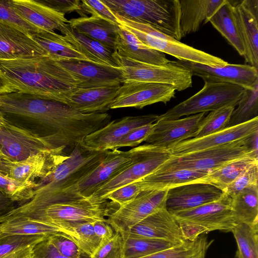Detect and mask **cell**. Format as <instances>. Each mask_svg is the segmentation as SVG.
Returning <instances> with one entry per match:
<instances>
[{"mask_svg": "<svg viewBox=\"0 0 258 258\" xmlns=\"http://www.w3.org/2000/svg\"><path fill=\"white\" fill-rule=\"evenodd\" d=\"M0 111L10 123L34 125V133L72 149L104 124L100 113H83L62 102L19 92L0 94Z\"/></svg>", "mask_w": 258, "mask_h": 258, "instance_id": "1", "label": "cell"}, {"mask_svg": "<svg viewBox=\"0 0 258 258\" xmlns=\"http://www.w3.org/2000/svg\"><path fill=\"white\" fill-rule=\"evenodd\" d=\"M0 69L16 92L63 103L79 85L69 72L48 55L0 60Z\"/></svg>", "mask_w": 258, "mask_h": 258, "instance_id": "2", "label": "cell"}, {"mask_svg": "<svg viewBox=\"0 0 258 258\" xmlns=\"http://www.w3.org/2000/svg\"><path fill=\"white\" fill-rule=\"evenodd\" d=\"M108 152L91 151L81 144L76 145L66 160L45 177L35 183L32 198L16 206L12 212L32 208L70 186L96 168Z\"/></svg>", "mask_w": 258, "mask_h": 258, "instance_id": "3", "label": "cell"}, {"mask_svg": "<svg viewBox=\"0 0 258 258\" xmlns=\"http://www.w3.org/2000/svg\"><path fill=\"white\" fill-rule=\"evenodd\" d=\"M115 15L150 25L178 41L182 38L179 0H102Z\"/></svg>", "mask_w": 258, "mask_h": 258, "instance_id": "4", "label": "cell"}, {"mask_svg": "<svg viewBox=\"0 0 258 258\" xmlns=\"http://www.w3.org/2000/svg\"><path fill=\"white\" fill-rule=\"evenodd\" d=\"M115 205L108 200L100 203H93L88 199L66 201L49 204L17 218L38 221L60 228L64 233L81 224L105 220L117 209Z\"/></svg>", "mask_w": 258, "mask_h": 258, "instance_id": "5", "label": "cell"}, {"mask_svg": "<svg viewBox=\"0 0 258 258\" xmlns=\"http://www.w3.org/2000/svg\"><path fill=\"white\" fill-rule=\"evenodd\" d=\"M134 154L133 148L127 151H108L101 163L90 173L42 203L23 211V213L29 214L52 203L88 199L127 168L132 162Z\"/></svg>", "mask_w": 258, "mask_h": 258, "instance_id": "6", "label": "cell"}, {"mask_svg": "<svg viewBox=\"0 0 258 258\" xmlns=\"http://www.w3.org/2000/svg\"><path fill=\"white\" fill-rule=\"evenodd\" d=\"M231 202L232 198L224 192L215 201L172 214L184 239L192 241L212 231L231 232L235 226L232 215Z\"/></svg>", "mask_w": 258, "mask_h": 258, "instance_id": "7", "label": "cell"}, {"mask_svg": "<svg viewBox=\"0 0 258 258\" xmlns=\"http://www.w3.org/2000/svg\"><path fill=\"white\" fill-rule=\"evenodd\" d=\"M250 136L219 146L180 156H172L154 172L186 169L210 173L238 158L248 156L258 157V154L251 148Z\"/></svg>", "mask_w": 258, "mask_h": 258, "instance_id": "8", "label": "cell"}, {"mask_svg": "<svg viewBox=\"0 0 258 258\" xmlns=\"http://www.w3.org/2000/svg\"><path fill=\"white\" fill-rule=\"evenodd\" d=\"M115 16L119 25L134 34L145 45L170 54L178 60L191 61L212 67H223L228 63L219 57L184 44L149 25Z\"/></svg>", "mask_w": 258, "mask_h": 258, "instance_id": "9", "label": "cell"}, {"mask_svg": "<svg viewBox=\"0 0 258 258\" xmlns=\"http://www.w3.org/2000/svg\"><path fill=\"white\" fill-rule=\"evenodd\" d=\"M133 149L134 154L131 164L97 189L88 198L89 200L93 203L107 200L106 197L110 192L152 174L172 156L168 149L147 144Z\"/></svg>", "mask_w": 258, "mask_h": 258, "instance_id": "10", "label": "cell"}, {"mask_svg": "<svg viewBox=\"0 0 258 258\" xmlns=\"http://www.w3.org/2000/svg\"><path fill=\"white\" fill-rule=\"evenodd\" d=\"M244 90L234 84L205 82L201 90L159 115L158 119H178L183 116L206 113L225 106L236 107Z\"/></svg>", "mask_w": 258, "mask_h": 258, "instance_id": "11", "label": "cell"}, {"mask_svg": "<svg viewBox=\"0 0 258 258\" xmlns=\"http://www.w3.org/2000/svg\"><path fill=\"white\" fill-rule=\"evenodd\" d=\"M113 55L122 71L124 81L162 84L178 91L192 87L190 72L177 61H170L163 66L156 65L122 57L114 51Z\"/></svg>", "mask_w": 258, "mask_h": 258, "instance_id": "12", "label": "cell"}, {"mask_svg": "<svg viewBox=\"0 0 258 258\" xmlns=\"http://www.w3.org/2000/svg\"><path fill=\"white\" fill-rule=\"evenodd\" d=\"M66 148L49 138L10 123L0 125V154L12 162H19L45 151Z\"/></svg>", "mask_w": 258, "mask_h": 258, "instance_id": "13", "label": "cell"}, {"mask_svg": "<svg viewBox=\"0 0 258 258\" xmlns=\"http://www.w3.org/2000/svg\"><path fill=\"white\" fill-rule=\"evenodd\" d=\"M168 189L141 190L128 203L111 213L105 221L115 232L122 233L149 215L165 208Z\"/></svg>", "mask_w": 258, "mask_h": 258, "instance_id": "14", "label": "cell"}, {"mask_svg": "<svg viewBox=\"0 0 258 258\" xmlns=\"http://www.w3.org/2000/svg\"><path fill=\"white\" fill-rule=\"evenodd\" d=\"M69 154L62 148L42 152L19 162H12L0 154V170L18 181L36 186L38 180L50 173Z\"/></svg>", "mask_w": 258, "mask_h": 258, "instance_id": "15", "label": "cell"}, {"mask_svg": "<svg viewBox=\"0 0 258 258\" xmlns=\"http://www.w3.org/2000/svg\"><path fill=\"white\" fill-rule=\"evenodd\" d=\"M54 59L78 82V89L121 85L124 81L120 67L76 59Z\"/></svg>", "mask_w": 258, "mask_h": 258, "instance_id": "16", "label": "cell"}, {"mask_svg": "<svg viewBox=\"0 0 258 258\" xmlns=\"http://www.w3.org/2000/svg\"><path fill=\"white\" fill-rule=\"evenodd\" d=\"M171 86L158 83L135 81H124L110 109L135 107L141 109L158 102L166 103L175 97Z\"/></svg>", "mask_w": 258, "mask_h": 258, "instance_id": "17", "label": "cell"}, {"mask_svg": "<svg viewBox=\"0 0 258 258\" xmlns=\"http://www.w3.org/2000/svg\"><path fill=\"white\" fill-rule=\"evenodd\" d=\"M191 73L211 83L232 84L244 89H251L258 84V69L249 64H229L212 67L187 61H177Z\"/></svg>", "mask_w": 258, "mask_h": 258, "instance_id": "18", "label": "cell"}, {"mask_svg": "<svg viewBox=\"0 0 258 258\" xmlns=\"http://www.w3.org/2000/svg\"><path fill=\"white\" fill-rule=\"evenodd\" d=\"M157 114L129 116L110 121L101 128L87 136L81 145L91 151L113 150L120 140L133 130L154 123L158 120Z\"/></svg>", "mask_w": 258, "mask_h": 258, "instance_id": "19", "label": "cell"}, {"mask_svg": "<svg viewBox=\"0 0 258 258\" xmlns=\"http://www.w3.org/2000/svg\"><path fill=\"white\" fill-rule=\"evenodd\" d=\"M205 115L203 112L181 119H158L154 123L144 142L169 149L182 141L193 138Z\"/></svg>", "mask_w": 258, "mask_h": 258, "instance_id": "20", "label": "cell"}, {"mask_svg": "<svg viewBox=\"0 0 258 258\" xmlns=\"http://www.w3.org/2000/svg\"><path fill=\"white\" fill-rule=\"evenodd\" d=\"M231 2L245 61L258 69V0Z\"/></svg>", "mask_w": 258, "mask_h": 258, "instance_id": "21", "label": "cell"}, {"mask_svg": "<svg viewBox=\"0 0 258 258\" xmlns=\"http://www.w3.org/2000/svg\"><path fill=\"white\" fill-rule=\"evenodd\" d=\"M120 235L163 240L176 245L187 241L175 218L166 208L149 215Z\"/></svg>", "mask_w": 258, "mask_h": 258, "instance_id": "22", "label": "cell"}, {"mask_svg": "<svg viewBox=\"0 0 258 258\" xmlns=\"http://www.w3.org/2000/svg\"><path fill=\"white\" fill-rule=\"evenodd\" d=\"M223 194L211 183H189L168 190L165 208L171 214L188 210L215 201Z\"/></svg>", "mask_w": 258, "mask_h": 258, "instance_id": "23", "label": "cell"}, {"mask_svg": "<svg viewBox=\"0 0 258 258\" xmlns=\"http://www.w3.org/2000/svg\"><path fill=\"white\" fill-rule=\"evenodd\" d=\"M258 131V116L198 139L182 141L169 149L172 156H180L213 148L250 136Z\"/></svg>", "mask_w": 258, "mask_h": 258, "instance_id": "24", "label": "cell"}, {"mask_svg": "<svg viewBox=\"0 0 258 258\" xmlns=\"http://www.w3.org/2000/svg\"><path fill=\"white\" fill-rule=\"evenodd\" d=\"M47 55L30 35L0 21V60Z\"/></svg>", "mask_w": 258, "mask_h": 258, "instance_id": "25", "label": "cell"}, {"mask_svg": "<svg viewBox=\"0 0 258 258\" xmlns=\"http://www.w3.org/2000/svg\"><path fill=\"white\" fill-rule=\"evenodd\" d=\"M121 85L77 89L66 98V104L83 113H104L110 109Z\"/></svg>", "mask_w": 258, "mask_h": 258, "instance_id": "26", "label": "cell"}, {"mask_svg": "<svg viewBox=\"0 0 258 258\" xmlns=\"http://www.w3.org/2000/svg\"><path fill=\"white\" fill-rule=\"evenodd\" d=\"M10 3L17 14L41 30L54 32L69 22L64 14L55 11L38 0H10Z\"/></svg>", "mask_w": 258, "mask_h": 258, "instance_id": "27", "label": "cell"}, {"mask_svg": "<svg viewBox=\"0 0 258 258\" xmlns=\"http://www.w3.org/2000/svg\"><path fill=\"white\" fill-rule=\"evenodd\" d=\"M114 52L122 57L153 64L163 66L170 61L165 53L146 46L120 25Z\"/></svg>", "mask_w": 258, "mask_h": 258, "instance_id": "28", "label": "cell"}, {"mask_svg": "<svg viewBox=\"0 0 258 258\" xmlns=\"http://www.w3.org/2000/svg\"><path fill=\"white\" fill-rule=\"evenodd\" d=\"M226 0H179L182 38L198 31Z\"/></svg>", "mask_w": 258, "mask_h": 258, "instance_id": "29", "label": "cell"}, {"mask_svg": "<svg viewBox=\"0 0 258 258\" xmlns=\"http://www.w3.org/2000/svg\"><path fill=\"white\" fill-rule=\"evenodd\" d=\"M58 30L66 40L90 61L118 67L113 51L103 44L78 32L68 23Z\"/></svg>", "mask_w": 258, "mask_h": 258, "instance_id": "30", "label": "cell"}, {"mask_svg": "<svg viewBox=\"0 0 258 258\" xmlns=\"http://www.w3.org/2000/svg\"><path fill=\"white\" fill-rule=\"evenodd\" d=\"M68 24L78 32L101 42L114 51L119 25L93 16L72 19Z\"/></svg>", "mask_w": 258, "mask_h": 258, "instance_id": "31", "label": "cell"}, {"mask_svg": "<svg viewBox=\"0 0 258 258\" xmlns=\"http://www.w3.org/2000/svg\"><path fill=\"white\" fill-rule=\"evenodd\" d=\"M209 173L207 171L186 169L154 172L137 182L141 190L169 189L185 184L199 182Z\"/></svg>", "mask_w": 258, "mask_h": 258, "instance_id": "32", "label": "cell"}, {"mask_svg": "<svg viewBox=\"0 0 258 258\" xmlns=\"http://www.w3.org/2000/svg\"><path fill=\"white\" fill-rule=\"evenodd\" d=\"M231 211L235 225L258 227V185H251L232 198Z\"/></svg>", "mask_w": 258, "mask_h": 258, "instance_id": "33", "label": "cell"}, {"mask_svg": "<svg viewBox=\"0 0 258 258\" xmlns=\"http://www.w3.org/2000/svg\"><path fill=\"white\" fill-rule=\"evenodd\" d=\"M209 22L243 57L244 48L236 25L231 1L226 0L208 19Z\"/></svg>", "mask_w": 258, "mask_h": 258, "instance_id": "34", "label": "cell"}, {"mask_svg": "<svg viewBox=\"0 0 258 258\" xmlns=\"http://www.w3.org/2000/svg\"><path fill=\"white\" fill-rule=\"evenodd\" d=\"M30 36L45 50L48 56L53 59H76L89 61L67 41L62 35L55 32L42 30Z\"/></svg>", "mask_w": 258, "mask_h": 258, "instance_id": "35", "label": "cell"}, {"mask_svg": "<svg viewBox=\"0 0 258 258\" xmlns=\"http://www.w3.org/2000/svg\"><path fill=\"white\" fill-rule=\"evenodd\" d=\"M258 162V157L248 156L230 161L219 169L209 173L199 181L211 183L223 191L252 164Z\"/></svg>", "mask_w": 258, "mask_h": 258, "instance_id": "36", "label": "cell"}, {"mask_svg": "<svg viewBox=\"0 0 258 258\" xmlns=\"http://www.w3.org/2000/svg\"><path fill=\"white\" fill-rule=\"evenodd\" d=\"M63 232L57 227L28 219L16 218L0 223V237L13 235L50 236Z\"/></svg>", "mask_w": 258, "mask_h": 258, "instance_id": "37", "label": "cell"}, {"mask_svg": "<svg viewBox=\"0 0 258 258\" xmlns=\"http://www.w3.org/2000/svg\"><path fill=\"white\" fill-rule=\"evenodd\" d=\"M207 236L203 234L192 241L173 246L140 258H205L211 244Z\"/></svg>", "mask_w": 258, "mask_h": 258, "instance_id": "38", "label": "cell"}, {"mask_svg": "<svg viewBox=\"0 0 258 258\" xmlns=\"http://www.w3.org/2000/svg\"><path fill=\"white\" fill-rule=\"evenodd\" d=\"M121 237V258H140L176 245L168 241L160 239Z\"/></svg>", "mask_w": 258, "mask_h": 258, "instance_id": "39", "label": "cell"}, {"mask_svg": "<svg viewBox=\"0 0 258 258\" xmlns=\"http://www.w3.org/2000/svg\"><path fill=\"white\" fill-rule=\"evenodd\" d=\"M231 232L237 244V258H258V227L240 224Z\"/></svg>", "mask_w": 258, "mask_h": 258, "instance_id": "40", "label": "cell"}, {"mask_svg": "<svg viewBox=\"0 0 258 258\" xmlns=\"http://www.w3.org/2000/svg\"><path fill=\"white\" fill-rule=\"evenodd\" d=\"M237 107L233 110L227 127L238 125L258 116V84L245 89Z\"/></svg>", "mask_w": 258, "mask_h": 258, "instance_id": "41", "label": "cell"}, {"mask_svg": "<svg viewBox=\"0 0 258 258\" xmlns=\"http://www.w3.org/2000/svg\"><path fill=\"white\" fill-rule=\"evenodd\" d=\"M93 222L81 224L67 229L65 233L85 253L91 257L99 247L101 240L96 235Z\"/></svg>", "mask_w": 258, "mask_h": 258, "instance_id": "42", "label": "cell"}, {"mask_svg": "<svg viewBox=\"0 0 258 258\" xmlns=\"http://www.w3.org/2000/svg\"><path fill=\"white\" fill-rule=\"evenodd\" d=\"M235 108L234 106H225L211 111L203 119L193 138L205 137L226 128Z\"/></svg>", "mask_w": 258, "mask_h": 258, "instance_id": "43", "label": "cell"}, {"mask_svg": "<svg viewBox=\"0 0 258 258\" xmlns=\"http://www.w3.org/2000/svg\"><path fill=\"white\" fill-rule=\"evenodd\" d=\"M35 187L18 181L0 170V191L15 202L22 204L31 200Z\"/></svg>", "mask_w": 258, "mask_h": 258, "instance_id": "44", "label": "cell"}, {"mask_svg": "<svg viewBox=\"0 0 258 258\" xmlns=\"http://www.w3.org/2000/svg\"><path fill=\"white\" fill-rule=\"evenodd\" d=\"M48 236L13 235L0 237V258L33 246Z\"/></svg>", "mask_w": 258, "mask_h": 258, "instance_id": "45", "label": "cell"}, {"mask_svg": "<svg viewBox=\"0 0 258 258\" xmlns=\"http://www.w3.org/2000/svg\"><path fill=\"white\" fill-rule=\"evenodd\" d=\"M0 21L30 36L42 31L17 14L11 6L10 0H0Z\"/></svg>", "mask_w": 258, "mask_h": 258, "instance_id": "46", "label": "cell"}, {"mask_svg": "<svg viewBox=\"0 0 258 258\" xmlns=\"http://www.w3.org/2000/svg\"><path fill=\"white\" fill-rule=\"evenodd\" d=\"M258 162L250 166L234 181L228 185L223 192L231 198L242 189L258 183Z\"/></svg>", "mask_w": 258, "mask_h": 258, "instance_id": "47", "label": "cell"}, {"mask_svg": "<svg viewBox=\"0 0 258 258\" xmlns=\"http://www.w3.org/2000/svg\"><path fill=\"white\" fill-rule=\"evenodd\" d=\"M81 9L79 13L83 16V13L91 16L101 18L116 25H119L115 15L102 2L96 0L81 1Z\"/></svg>", "mask_w": 258, "mask_h": 258, "instance_id": "48", "label": "cell"}, {"mask_svg": "<svg viewBox=\"0 0 258 258\" xmlns=\"http://www.w3.org/2000/svg\"><path fill=\"white\" fill-rule=\"evenodd\" d=\"M122 238L115 232L113 237L105 242H101L98 249L90 258H121Z\"/></svg>", "mask_w": 258, "mask_h": 258, "instance_id": "49", "label": "cell"}, {"mask_svg": "<svg viewBox=\"0 0 258 258\" xmlns=\"http://www.w3.org/2000/svg\"><path fill=\"white\" fill-rule=\"evenodd\" d=\"M49 238L59 252L66 257L80 258L83 253L77 244L63 232L50 235Z\"/></svg>", "mask_w": 258, "mask_h": 258, "instance_id": "50", "label": "cell"}, {"mask_svg": "<svg viewBox=\"0 0 258 258\" xmlns=\"http://www.w3.org/2000/svg\"><path fill=\"white\" fill-rule=\"evenodd\" d=\"M141 190L137 181L121 186L110 192L106 197L118 207L122 206L133 200Z\"/></svg>", "mask_w": 258, "mask_h": 258, "instance_id": "51", "label": "cell"}, {"mask_svg": "<svg viewBox=\"0 0 258 258\" xmlns=\"http://www.w3.org/2000/svg\"><path fill=\"white\" fill-rule=\"evenodd\" d=\"M153 124H146L133 130L120 140L113 150L122 147L137 146L145 141L151 132Z\"/></svg>", "mask_w": 258, "mask_h": 258, "instance_id": "52", "label": "cell"}, {"mask_svg": "<svg viewBox=\"0 0 258 258\" xmlns=\"http://www.w3.org/2000/svg\"><path fill=\"white\" fill-rule=\"evenodd\" d=\"M31 255L33 258H69L59 252L49 236L33 246Z\"/></svg>", "mask_w": 258, "mask_h": 258, "instance_id": "53", "label": "cell"}, {"mask_svg": "<svg viewBox=\"0 0 258 258\" xmlns=\"http://www.w3.org/2000/svg\"><path fill=\"white\" fill-rule=\"evenodd\" d=\"M40 3L60 13L65 14L81 9V1L78 0H38Z\"/></svg>", "mask_w": 258, "mask_h": 258, "instance_id": "54", "label": "cell"}, {"mask_svg": "<svg viewBox=\"0 0 258 258\" xmlns=\"http://www.w3.org/2000/svg\"><path fill=\"white\" fill-rule=\"evenodd\" d=\"M105 220L95 221L93 223L94 232L101 240V242H105L109 240L114 234L113 229L105 221Z\"/></svg>", "mask_w": 258, "mask_h": 258, "instance_id": "55", "label": "cell"}, {"mask_svg": "<svg viewBox=\"0 0 258 258\" xmlns=\"http://www.w3.org/2000/svg\"><path fill=\"white\" fill-rule=\"evenodd\" d=\"M15 203L0 191V223L16 208Z\"/></svg>", "mask_w": 258, "mask_h": 258, "instance_id": "56", "label": "cell"}, {"mask_svg": "<svg viewBox=\"0 0 258 258\" xmlns=\"http://www.w3.org/2000/svg\"><path fill=\"white\" fill-rule=\"evenodd\" d=\"M16 92L0 69V94Z\"/></svg>", "mask_w": 258, "mask_h": 258, "instance_id": "57", "label": "cell"}, {"mask_svg": "<svg viewBox=\"0 0 258 258\" xmlns=\"http://www.w3.org/2000/svg\"><path fill=\"white\" fill-rule=\"evenodd\" d=\"M33 246L17 250L3 258H24L31 253Z\"/></svg>", "mask_w": 258, "mask_h": 258, "instance_id": "58", "label": "cell"}, {"mask_svg": "<svg viewBox=\"0 0 258 258\" xmlns=\"http://www.w3.org/2000/svg\"><path fill=\"white\" fill-rule=\"evenodd\" d=\"M8 122L5 117H4L3 114L0 111V125L4 124Z\"/></svg>", "mask_w": 258, "mask_h": 258, "instance_id": "59", "label": "cell"}, {"mask_svg": "<svg viewBox=\"0 0 258 258\" xmlns=\"http://www.w3.org/2000/svg\"><path fill=\"white\" fill-rule=\"evenodd\" d=\"M24 258H33L31 255V254L29 255H28L27 256L24 257Z\"/></svg>", "mask_w": 258, "mask_h": 258, "instance_id": "60", "label": "cell"}]
</instances>
